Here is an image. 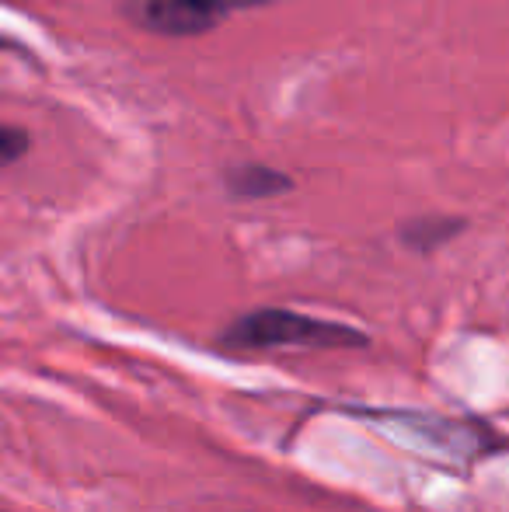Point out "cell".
<instances>
[{"mask_svg":"<svg viewBox=\"0 0 509 512\" xmlns=\"http://www.w3.org/2000/svg\"><path fill=\"white\" fill-rule=\"evenodd\" d=\"M224 185L234 199H272L293 189L290 178L269 164H234L224 175Z\"/></svg>","mask_w":509,"mask_h":512,"instance_id":"obj_3","label":"cell"},{"mask_svg":"<svg viewBox=\"0 0 509 512\" xmlns=\"http://www.w3.org/2000/svg\"><path fill=\"white\" fill-rule=\"evenodd\" d=\"M265 4H276V0H133V21L154 35L189 39V35L213 32L231 14Z\"/></svg>","mask_w":509,"mask_h":512,"instance_id":"obj_2","label":"cell"},{"mask_svg":"<svg viewBox=\"0 0 509 512\" xmlns=\"http://www.w3.org/2000/svg\"><path fill=\"white\" fill-rule=\"evenodd\" d=\"M28 147H32V136H28V129L4 126V122H0V168L21 161V157L28 154Z\"/></svg>","mask_w":509,"mask_h":512,"instance_id":"obj_5","label":"cell"},{"mask_svg":"<svg viewBox=\"0 0 509 512\" xmlns=\"http://www.w3.org/2000/svg\"><path fill=\"white\" fill-rule=\"evenodd\" d=\"M464 230V220H450V216H422V220H412L401 237L412 251H433L440 244H447L450 237H457Z\"/></svg>","mask_w":509,"mask_h":512,"instance_id":"obj_4","label":"cell"},{"mask_svg":"<svg viewBox=\"0 0 509 512\" xmlns=\"http://www.w3.org/2000/svg\"><path fill=\"white\" fill-rule=\"evenodd\" d=\"M220 342L227 349H367L370 335L342 321L262 307L227 324Z\"/></svg>","mask_w":509,"mask_h":512,"instance_id":"obj_1","label":"cell"}]
</instances>
